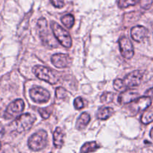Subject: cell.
Here are the masks:
<instances>
[{
  "label": "cell",
  "mask_w": 153,
  "mask_h": 153,
  "mask_svg": "<svg viewBox=\"0 0 153 153\" xmlns=\"http://www.w3.org/2000/svg\"><path fill=\"white\" fill-rule=\"evenodd\" d=\"M37 31L40 34V38L45 44L52 46V47H57L58 46V41L55 38L54 34L52 35L49 33L47 21L45 18H40L37 22Z\"/></svg>",
  "instance_id": "1"
},
{
  "label": "cell",
  "mask_w": 153,
  "mask_h": 153,
  "mask_svg": "<svg viewBox=\"0 0 153 153\" xmlns=\"http://www.w3.org/2000/svg\"><path fill=\"white\" fill-rule=\"evenodd\" d=\"M51 28L55 35V38L61 43L63 46L66 48H70L72 46V39L68 31L64 29V28L56 23L55 22H52L51 24Z\"/></svg>",
  "instance_id": "2"
},
{
  "label": "cell",
  "mask_w": 153,
  "mask_h": 153,
  "mask_svg": "<svg viewBox=\"0 0 153 153\" xmlns=\"http://www.w3.org/2000/svg\"><path fill=\"white\" fill-rule=\"evenodd\" d=\"M47 137V133L44 130L37 131L28 139V146L33 151H40L46 146Z\"/></svg>",
  "instance_id": "3"
},
{
  "label": "cell",
  "mask_w": 153,
  "mask_h": 153,
  "mask_svg": "<svg viewBox=\"0 0 153 153\" xmlns=\"http://www.w3.org/2000/svg\"><path fill=\"white\" fill-rule=\"evenodd\" d=\"M35 120V117L33 116L31 114H24L19 115L13 122L15 130L18 133L28 131L32 127Z\"/></svg>",
  "instance_id": "4"
},
{
  "label": "cell",
  "mask_w": 153,
  "mask_h": 153,
  "mask_svg": "<svg viewBox=\"0 0 153 153\" xmlns=\"http://www.w3.org/2000/svg\"><path fill=\"white\" fill-rule=\"evenodd\" d=\"M33 73L40 80L45 81L51 85H55L58 82V78L56 75L50 69L43 66H34L33 67Z\"/></svg>",
  "instance_id": "5"
},
{
  "label": "cell",
  "mask_w": 153,
  "mask_h": 153,
  "mask_svg": "<svg viewBox=\"0 0 153 153\" xmlns=\"http://www.w3.org/2000/svg\"><path fill=\"white\" fill-rule=\"evenodd\" d=\"M24 109V102L22 100H16L12 102L4 112V117L6 120L16 118L22 114Z\"/></svg>",
  "instance_id": "6"
},
{
  "label": "cell",
  "mask_w": 153,
  "mask_h": 153,
  "mask_svg": "<svg viewBox=\"0 0 153 153\" xmlns=\"http://www.w3.org/2000/svg\"><path fill=\"white\" fill-rule=\"evenodd\" d=\"M30 97L37 103H44L49 101L50 94L47 90L40 87H34L29 91Z\"/></svg>",
  "instance_id": "7"
},
{
  "label": "cell",
  "mask_w": 153,
  "mask_h": 153,
  "mask_svg": "<svg viewBox=\"0 0 153 153\" xmlns=\"http://www.w3.org/2000/svg\"><path fill=\"white\" fill-rule=\"evenodd\" d=\"M143 75V72L140 71V70H134V71L131 72L129 74L127 75L123 79V82L125 88H131L138 86L141 83Z\"/></svg>",
  "instance_id": "8"
},
{
  "label": "cell",
  "mask_w": 153,
  "mask_h": 153,
  "mask_svg": "<svg viewBox=\"0 0 153 153\" xmlns=\"http://www.w3.org/2000/svg\"><path fill=\"white\" fill-rule=\"evenodd\" d=\"M120 50L123 57L126 59H131L134 55V46L129 39L126 37H122L119 40Z\"/></svg>",
  "instance_id": "9"
},
{
  "label": "cell",
  "mask_w": 153,
  "mask_h": 153,
  "mask_svg": "<svg viewBox=\"0 0 153 153\" xmlns=\"http://www.w3.org/2000/svg\"><path fill=\"white\" fill-rule=\"evenodd\" d=\"M151 104H152V99L147 96H145V97H138L137 100L133 101L131 108L134 111L137 113L146 110L151 105Z\"/></svg>",
  "instance_id": "10"
},
{
  "label": "cell",
  "mask_w": 153,
  "mask_h": 153,
  "mask_svg": "<svg viewBox=\"0 0 153 153\" xmlns=\"http://www.w3.org/2000/svg\"><path fill=\"white\" fill-rule=\"evenodd\" d=\"M52 64L55 67L58 68H66L70 66L71 64V58L67 54L58 53L55 54L51 58Z\"/></svg>",
  "instance_id": "11"
},
{
  "label": "cell",
  "mask_w": 153,
  "mask_h": 153,
  "mask_svg": "<svg viewBox=\"0 0 153 153\" xmlns=\"http://www.w3.org/2000/svg\"><path fill=\"white\" fill-rule=\"evenodd\" d=\"M139 97V94L134 90L123 91L118 97V102L122 105L131 103Z\"/></svg>",
  "instance_id": "12"
},
{
  "label": "cell",
  "mask_w": 153,
  "mask_h": 153,
  "mask_svg": "<svg viewBox=\"0 0 153 153\" xmlns=\"http://www.w3.org/2000/svg\"><path fill=\"white\" fill-rule=\"evenodd\" d=\"M148 34V30L142 25H137L131 28V36L134 40L137 42H140L146 37Z\"/></svg>",
  "instance_id": "13"
},
{
  "label": "cell",
  "mask_w": 153,
  "mask_h": 153,
  "mask_svg": "<svg viewBox=\"0 0 153 153\" xmlns=\"http://www.w3.org/2000/svg\"><path fill=\"white\" fill-rule=\"evenodd\" d=\"M54 145L56 148H61L64 143V133L61 128H57L53 134Z\"/></svg>",
  "instance_id": "14"
},
{
  "label": "cell",
  "mask_w": 153,
  "mask_h": 153,
  "mask_svg": "<svg viewBox=\"0 0 153 153\" xmlns=\"http://www.w3.org/2000/svg\"><path fill=\"white\" fill-rule=\"evenodd\" d=\"M90 121H91V116L89 114L86 113V112L82 114L76 122V128L79 130L84 129L88 126Z\"/></svg>",
  "instance_id": "15"
},
{
  "label": "cell",
  "mask_w": 153,
  "mask_h": 153,
  "mask_svg": "<svg viewBox=\"0 0 153 153\" xmlns=\"http://www.w3.org/2000/svg\"><path fill=\"white\" fill-rule=\"evenodd\" d=\"M114 113L113 108L109 107H105L102 108L99 110L98 113H97V117L100 120H107L112 116Z\"/></svg>",
  "instance_id": "16"
},
{
  "label": "cell",
  "mask_w": 153,
  "mask_h": 153,
  "mask_svg": "<svg viewBox=\"0 0 153 153\" xmlns=\"http://www.w3.org/2000/svg\"><path fill=\"white\" fill-rule=\"evenodd\" d=\"M99 146L97 143V142L95 141H91V142H88V143H85L83 146L81 148V152H92L94 151L97 150V149H99Z\"/></svg>",
  "instance_id": "17"
},
{
  "label": "cell",
  "mask_w": 153,
  "mask_h": 153,
  "mask_svg": "<svg viewBox=\"0 0 153 153\" xmlns=\"http://www.w3.org/2000/svg\"><path fill=\"white\" fill-rule=\"evenodd\" d=\"M61 22L67 28H71L75 23V18L72 14L64 15L61 17Z\"/></svg>",
  "instance_id": "18"
},
{
  "label": "cell",
  "mask_w": 153,
  "mask_h": 153,
  "mask_svg": "<svg viewBox=\"0 0 153 153\" xmlns=\"http://www.w3.org/2000/svg\"><path fill=\"white\" fill-rule=\"evenodd\" d=\"M139 1H140V0H119L118 6L120 8H126V7H128L129 6L135 5Z\"/></svg>",
  "instance_id": "19"
},
{
  "label": "cell",
  "mask_w": 153,
  "mask_h": 153,
  "mask_svg": "<svg viewBox=\"0 0 153 153\" xmlns=\"http://www.w3.org/2000/svg\"><path fill=\"white\" fill-rule=\"evenodd\" d=\"M141 122L143 124H147L153 122V111H145L141 117Z\"/></svg>",
  "instance_id": "20"
},
{
  "label": "cell",
  "mask_w": 153,
  "mask_h": 153,
  "mask_svg": "<svg viewBox=\"0 0 153 153\" xmlns=\"http://www.w3.org/2000/svg\"><path fill=\"white\" fill-rule=\"evenodd\" d=\"M114 94L113 93H111V92H106L104 93L100 97V100L102 103H109L113 101L114 100Z\"/></svg>",
  "instance_id": "21"
},
{
  "label": "cell",
  "mask_w": 153,
  "mask_h": 153,
  "mask_svg": "<svg viewBox=\"0 0 153 153\" xmlns=\"http://www.w3.org/2000/svg\"><path fill=\"white\" fill-rule=\"evenodd\" d=\"M67 94H68L67 91L64 88H62V87L58 88L56 89V91H55V95H56V97L58 100L65 99L67 97Z\"/></svg>",
  "instance_id": "22"
},
{
  "label": "cell",
  "mask_w": 153,
  "mask_h": 153,
  "mask_svg": "<svg viewBox=\"0 0 153 153\" xmlns=\"http://www.w3.org/2000/svg\"><path fill=\"white\" fill-rule=\"evenodd\" d=\"M114 88L117 91H123L126 89L123 80L120 79H115L114 82Z\"/></svg>",
  "instance_id": "23"
},
{
  "label": "cell",
  "mask_w": 153,
  "mask_h": 153,
  "mask_svg": "<svg viewBox=\"0 0 153 153\" xmlns=\"http://www.w3.org/2000/svg\"><path fill=\"white\" fill-rule=\"evenodd\" d=\"M74 107L77 110H80L84 108V103H83V99L82 97H77L76 100H74Z\"/></svg>",
  "instance_id": "24"
},
{
  "label": "cell",
  "mask_w": 153,
  "mask_h": 153,
  "mask_svg": "<svg viewBox=\"0 0 153 153\" xmlns=\"http://www.w3.org/2000/svg\"><path fill=\"white\" fill-rule=\"evenodd\" d=\"M139 2L140 3V6H141L142 8L145 9V10H147L152 5L153 0H140Z\"/></svg>",
  "instance_id": "25"
},
{
  "label": "cell",
  "mask_w": 153,
  "mask_h": 153,
  "mask_svg": "<svg viewBox=\"0 0 153 153\" xmlns=\"http://www.w3.org/2000/svg\"><path fill=\"white\" fill-rule=\"evenodd\" d=\"M54 7L57 8H62L64 6V0H50Z\"/></svg>",
  "instance_id": "26"
},
{
  "label": "cell",
  "mask_w": 153,
  "mask_h": 153,
  "mask_svg": "<svg viewBox=\"0 0 153 153\" xmlns=\"http://www.w3.org/2000/svg\"><path fill=\"white\" fill-rule=\"evenodd\" d=\"M39 113H40V116L43 118V119H48L51 114V112L48 111L46 108H41L39 109Z\"/></svg>",
  "instance_id": "27"
},
{
  "label": "cell",
  "mask_w": 153,
  "mask_h": 153,
  "mask_svg": "<svg viewBox=\"0 0 153 153\" xmlns=\"http://www.w3.org/2000/svg\"><path fill=\"white\" fill-rule=\"evenodd\" d=\"M145 95L150 97L151 99L153 98V88H150V89H149L148 91H146V93H145Z\"/></svg>",
  "instance_id": "28"
},
{
  "label": "cell",
  "mask_w": 153,
  "mask_h": 153,
  "mask_svg": "<svg viewBox=\"0 0 153 153\" xmlns=\"http://www.w3.org/2000/svg\"><path fill=\"white\" fill-rule=\"evenodd\" d=\"M3 134H4V128H3L2 125L0 123V137H1Z\"/></svg>",
  "instance_id": "29"
},
{
  "label": "cell",
  "mask_w": 153,
  "mask_h": 153,
  "mask_svg": "<svg viewBox=\"0 0 153 153\" xmlns=\"http://www.w3.org/2000/svg\"><path fill=\"white\" fill-rule=\"evenodd\" d=\"M150 137H151V138L153 140V128L151 129V131H150Z\"/></svg>",
  "instance_id": "30"
},
{
  "label": "cell",
  "mask_w": 153,
  "mask_h": 153,
  "mask_svg": "<svg viewBox=\"0 0 153 153\" xmlns=\"http://www.w3.org/2000/svg\"><path fill=\"white\" fill-rule=\"evenodd\" d=\"M1 142H0V149H1Z\"/></svg>",
  "instance_id": "31"
}]
</instances>
